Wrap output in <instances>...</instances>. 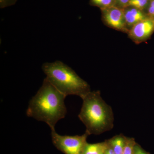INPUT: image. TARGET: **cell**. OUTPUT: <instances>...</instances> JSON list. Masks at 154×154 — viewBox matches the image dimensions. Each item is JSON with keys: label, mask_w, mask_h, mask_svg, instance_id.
<instances>
[{"label": "cell", "mask_w": 154, "mask_h": 154, "mask_svg": "<svg viewBox=\"0 0 154 154\" xmlns=\"http://www.w3.org/2000/svg\"><path fill=\"white\" fill-rule=\"evenodd\" d=\"M66 97L45 78L41 88L30 100L26 114L28 117L44 122L51 131L55 130L58 122L66 115Z\"/></svg>", "instance_id": "obj_1"}, {"label": "cell", "mask_w": 154, "mask_h": 154, "mask_svg": "<svg viewBox=\"0 0 154 154\" xmlns=\"http://www.w3.org/2000/svg\"><path fill=\"white\" fill-rule=\"evenodd\" d=\"M79 115L89 135H99L111 130L114 124L112 108L102 99L100 91H91L82 98Z\"/></svg>", "instance_id": "obj_2"}, {"label": "cell", "mask_w": 154, "mask_h": 154, "mask_svg": "<svg viewBox=\"0 0 154 154\" xmlns=\"http://www.w3.org/2000/svg\"><path fill=\"white\" fill-rule=\"evenodd\" d=\"M42 69L50 82L65 96L76 95L82 99L91 91L88 83L62 62L45 63Z\"/></svg>", "instance_id": "obj_3"}, {"label": "cell", "mask_w": 154, "mask_h": 154, "mask_svg": "<svg viewBox=\"0 0 154 154\" xmlns=\"http://www.w3.org/2000/svg\"><path fill=\"white\" fill-rule=\"evenodd\" d=\"M54 145L64 154H82L89 135L85 133L82 135H61L55 130L51 131Z\"/></svg>", "instance_id": "obj_4"}, {"label": "cell", "mask_w": 154, "mask_h": 154, "mask_svg": "<svg viewBox=\"0 0 154 154\" xmlns=\"http://www.w3.org/2000/svg\"><path fill=\"white\" fill-rule=\"evenodd\" d=\"M101 11L102 18L109 26L116 30H127L124 9L113 6Z\"/></svg>", "instance_id": "obj_5"}, {"label": "cell", "mask_w": 154, "mask_h": 154, "mask_svg": "<svg viewBox=\"0 0 154 154\" xmlns=\"http://www.w3.org/2000/svg\"><path fill=\"white\" fill-rule=\"evenodd\" d=\"M154 31V19L148 17L131 28L129 36L137 42L143 41L149 38Z\"/></svg>", "instance_id": "obj_6"}, {"label": "cell", "mask_w": 154, "mask_h": 154, "mask_svg": "<svg viewBox=\"0 0 154 154\" xmlns=\"http://www.w3.org/2000/svg\"><path fill=\"white\" fill-rule=\"evenodd\" d=\"M123 9L127 28H131L134 25L149 17L144 11L131 6Z\"/></svg>", "instance_id": "obj_7"}, {"label": "cell", "mask_w": 154, "mask_h": 154, "mask_svg": "<svg viewBox=\"0 0 154 154\" xmlns=\"http://www.w3.org/2000/svg\"><path fill=\"white\" fill-rule=\"evenodd\" d=\"M126 137L122 134L117 135L107 141L108 145L116 154H122L126 143Z\"/></svg>", "instance_id": "obj_8"}, {"label": "cell", "mask_w": 154, "mask_h": 154, "mask_svg": "<svg viewBox=\"0 0 154 154\" xmlns=\"http://www.w3.org/2000/svg\"><path fill=\"white\" fill-rule=\"evenodd\" d=\"M107 147L106 140L97 143H87L82 154H102L105 152Z\"/></svg>", "instance_id": "obj_9"}, {"label": "cell", "mask_w": 154, "mask_h": 154, "mask_svg": "<svg viewBox=\"0 0 154 154\" xmlns=\"http://www.w3.org/2000/svg\"><path fill=\"white\" fill-rule=\"evenodd\" d=\"M90 4L102 10L115 6V0H90Z\"/></svg>", "instance_id": "obj_10"}, {"label": "cell", "mask_w": 154, "mask_h": 154, "mask_svg": "<svg viewBox=\"0 0 154 154\" xmlns=\"http://www.w3.org/2000/svg\"><path fill=\"white\" fill-rule=\"evenodd\" d=\"M149 1L148 0H130L129 5L144 11L148 7Z\"/></svg>", "instance_id": "obj_11"}, {"label": "cell", "mask_w": 154, "mask_h": 154, "mask_svg": "<svg viewBox=\"0 0 154 154\" xmlns=\"http://www.w3.org/2000/svg\"><path fill=\"white\" fill-rule=\"evenodd\" d=\"M136 144L134 138L126 137V143L122 154H134V147Z\"/></svg>", "instance_id": "obj_12"}, {"label": "cell", "mask_w": 154, "mask_h": 154, "mask_svg": "<svg viewBox=\"0 0 154 154\" xmlns=\"http://www.w3.org/2000/svg\"><path fill=\"white\" fill-rule=\"evenodd\" d=\"M17 0H0L1 8L14 5L17 2Z\"/></svg>", "instance_id": "obj_13"}, {"label": "cell", "mask_w": 154, "mask_h": 154, "mask_svg": "<svg viewBox=\"0 0 154 154\" xmlns=\"http://www.w3.org/2000/svg\"><path fill=\"white\" fill-rule=\"evenodd\" d=\"M147 10V14L149 17L154 19V0L149 1Z\"/></svg>", "instance_id": "obj_14"}, {"label": "cell", "mask_w": 154, "mask_h": 154, "mask_svg": "<svg viewBox=\"0 0 154 154\" xmlns=\"http://www.w3.org/2000/svg\"><path fill=\"white\" fill-rule=\"evenodd\" d=\"M129 2L130 0H115V6L124 9L129 5Z\"/></svg>", "instance_id": "obj_15"}, {"label": "cell", "mask_w": 154, "mask_h": 154, "mask_svg": "<svg viewBox=\"0 0 154 154\" xmlns=\"http://www.w3.org/2000/svg\"><path fill=\"white\" fill-rule=\"evenodd\" d=\"M134 154H150L143 149L137 143L135 146Z\"/></svg>", "instance_id": "obj_16"}, {"label": "cell", "mask_w": 154, "mask_h": 154, "mask_svg": "<svg viewBox=\"0 0 154 154\" xmlns=\"http://www.w3.org/2000/svg\"><path fill=\"white\" fill-rule=\"evenodd\" d=\"M105 154H108V153H107V152H106V151H105Z\"/></svg>", "instance_id": "obj_17"}, {"label": "cell", "mask_w": 154, "mask_h": 154, "mask_svg": "<svg viewBox=\"0 0 154 154\" xmlns=\"http://www.w3.org/2000/svg\"><path fill=\"white\" fill-rule=\"evenodd\" d=\"M148 1H150L151 0H148Z\"/></svg>", "instance_id": "obj_18"}]
</instances>
